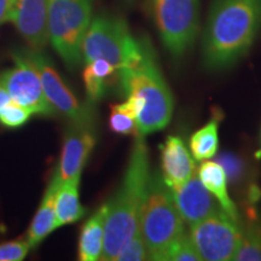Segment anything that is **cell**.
Masks as SVG:
<instances>
[{"label": "cell", "mask_w": 261, "mask_h": 261, "mask_svg": "<svg viewBox=\"0 0 261 261\" xmlns=\"http://www.w3.org/2000/svg\"><path fill=\"white\" fill-rule=\"evenodd\" d=\"M260 28L261 0H214L202 41L205 67H232L252 47Z\"/></svg>", "instance_id": "obj_1"}, {"label": "cell", "mask_w": 261, "mask_h": 261, "mask_svg": "<svg viewBox=\"0 0 261 261\" xmlns=\"http://www.w3.org/2000/svg\"><path fill=\"white\" fill-rule=\"evenodd\" d=\"M143 138L144 137L137 136L121 187L112 200L108 201L106 234L100 260L115 261L122 247L139 228L140 213L150 179L148 148Z\"/></svg>", "instance_id": "obj_2"}, {"label": "cell", "mask_w": 261, "mask_h": 261, "mask_svg": "<svg viewBox=\"0 0 261 261\" xmlns=\"http://www.w3.org/2000/svg\"><path fill=\"white\" fill-rule=\"evenodd\" d=\"M117 73L123 94L135 97L140 104L138 136L145 137L165 128L172 119L173 96L149 42L144 41V54L138 63Z\"/></svg>", "instance_id": "obj_3"}, {"label": "cell", "mask_w": 261, "mask_h": 261, "mask_svg": "<svg viewBox=\"0 0 261 261\" xmlns=\"http://www.w3.org/2000/svg\"><path fill=\"white\" fill-rule=\"evenodd\" d=\"M139 228L148 247L149 260L155 261H163L171 244L185 232L184 220L160 173L150 174Z\"/></svg>", "instance_id": "obj_4"}, {"label": "cell", "mask_w": 261, "mask_h": 261, "mask_svg": "<svg viewBox=\"0 0 261 261\" xmlns=\"http://www.w3.org/2000/svg\"><path fill=\"white\" fill-rule=\"evenodd\" d=\"M144 54V41H138L126 22L110 16H98L91 21L83 41L85 63L106 60L117 70L136 65Z\"/></svg>", "instance_id": "obj_5"}, {"label": "cell", "mask_w": 261, "mask_h": 261, "mask_svg": "<svg viewBox=\"0 0 261 261\" xmlns=\"http://www.w3.org/2000/svg\"><path fill=\"white\" fill-rule=\"evenodd\" d=\"M93 0H50L48 41L65 65L83 62V41L92 21Z\"/></svg>", "instance_id": "obj_6"}, {"label": "cell", "mask_w": 261, "mask_h": 261, "mask_svg": "<svg viewBox=\"0 0 261 261\" xmlns=\"http://www.w3.org/2000/svg\"><path fill=\"white\" fill-rule=\"evenodd\" d=\"M156 24L173 57H181L198 32V0H154Z\"/></svg>", "instance_id": "obj_7"}, {"label": "cell", "mask_w": 261, "mask_h": 261, "mask_svg": "<svg viewBox=\"0 0 261 261\" xmlns=\"http://www.w3.org/2000/svg\"><path fill=\"white\" fill-rule=\"evenodd\" d=\"M190 226L189 236L202 260H232L242 237L237 220L220 211Z\"/></svg>", "instance_id": "obj_8"}, {"label": "cell", "mask_w": 261, "mask_h": 261, "mask_svg": "<svg viewBox=\"0 0 261 261\" xmlns=\"http://www.w3.org/2000/svg\"><path fill=\"white\" fill-rule=\"evenodd\" d=\"M12 60L14 67L0 74V83L4 85L12 102L27 108L33 114L54 115L56 110L45 96L39 71L25 51H15Z\"/></svg>", "instance_id": "obj_9"}, {"label": "cell", "mask_w": 261, "mask_h": 261, "mask_svg": "<svg viewBox=\"0 0 261 261\" xmlns=\"http://www.w3.org/2000/svg\"><path fill=\"white\" fill-rule=\"evenodd\" d=\"M40 75L42 89L47 100L57 113L63 114L71 122H94L92 104H81L58 73L54 63L41 50H24Z\"/></svg>", "instance_id": "obj_10"}, {"label": "cell", "mask_w": 261, "mask_h": 261, "mask_svg": "<svg viewBox=\"0 0 261 261\" xmlns=\"http://www.w3.org/2000/svg\"><path fill=\"white\" fill-rule=\"evenodd\" d=\"M94 122H71L65 132L60 163L57 166L61 181L81 175L87 160L96 145Z\"/></svg>", "instance_id": "obj_11"}, {"label": "cell", "mask_w": 261, "mask_h": 261, "mask_svg": "<svg viewBox=\"0 0 261 261\" xmlns=\"http://www.w3.org/2000/svg\"><path fill=\"white\" fill-rule=\"evenodd\" d=\"M48 6L50 0H15L10 22L35 50H42L48 42Z\"/></svg>", "instance_id": "obj_12"}, {"label": "cell", "mask_w": 261, "mask_h": 261, "mask_svg": "<svg viewBox=\"0 0 261 261\" xmlns=\"http://www.w3.org/2000/svg\"><path fill=\"white\" fill-rule=\"evenodd\" d=\"M173 200L184 223L192 225L211 217L218 212L223 211L217 200L212 197V194L200 178L194 175L185 184L179 187L169 188Z\"/></svg>", "instance_id": "obj_13"}, {"label": "cell", "mask_w": 261, "mask_h": 261, "mask_svg": "<svg viewBox=\"0 0 261 261\" xmlns=\"http://www.w3.org/2000/svg\"><path fill=\"white\" fill-rule=\"evenodd\" d=\"M161 149L162 178L168 188L185 184L195 175L194 156L177 136H168Z\"/></svg>", "instance_id": "obj_14"}, {"label": "cell", "mask_w": 261, "mask_h": 261, "mask_svg": "<svg viewBox=\"0 0 261 261\" xmlns=\"http://www.w3.org/2000/svg\"><path fill=\"white\" fill-rule=\"evenodd\" d=\"M61 184L62 181L56 168L45 190L37 213L29 225L27 241L31 248L38 247L52 231L58 228L56 223V197Z\"/></svg>", "instance_id": "obj_15"}, {"label": "cell", "mask_w": 261, "mask_h": 261, "mask_svg": "<svg viewBox=\"0 0 261 261\" xmlns=\"http://www.w3.org/2000/svg\"><path fill=\"white\" fill-rule=\"evenodd\" d=\"M108 214V202L98 208L81 228L79 237V260L97 261L100 260L104 247L106 234V220Z\"/></svg>", "instance_id": "obj_16"}, {"label": "cell", "mask_w": 261, "mask_h": 261, "mask_svg": "<svg viewBox=\"0 0 261 261\" xmlns=\"http://www.w3.org/2000/svg\"><path fill=\"white\" fill-rule=\"evenodd\" d=\"M198 178L204 188L214 196L225 213L238 220V210L227 191V175L218 161H203L198 169Z\"/></svg>", "instance_id": "obj_17"}, {"label": "cell", "mask_w": 261, "mask_h": 261, "mask_svg": "<svg viewBox=\"0 0 261 261\" xmlns=\"http://www.w3.org/2000/svg\"><path fill=\"white\" fill-rule=\"evenodd\" d=\"M80 178L81 175H75L61 184L56 197L57 227L76 223L86 214V210L80 202Z\"/></svg>", "instance_id": "obj_18"}, {"label": "cell", "mask_w": 261, "mask_h": 261, "mask_svg": "<svg viewBox=\"0 0 261 261\" xmlns=\"http://www.w3.org/2000/svg\"><path fill=\"white\" fill-rule=\"evenodd\" d=\"M219 121L220 119L214 117L191 136L190 151L196 161H205L217 154L219 148Z\"/></svg>", "instance_id": "obj_19"}, {"label": "cell", "mask_w": 261, "mask_h": 261, "mask_svg": "<svg viewBox=\"0 0 261 261\" xmlns=\"http://www.w3.org/2000/svg\"><path fill=\"white\" fill-rule=\"evenodd\" d=\"M233 261H261V224L252 223L242 230Z\"/></svg>", "instance_id": "obj_20"}, {"label": "cell", "mask_w": 261, "mask_h": 261, "mask_svg": "<svg viewBox=\"0 0 261 261\" xmlns=\"http://www.w3.org/2000/svg\"><path fill=\"white\" fill-rule=\"evenodd\" d=\"M163 261H202V259L190 240V236L184 232L171 244Z\"/></svg>", "instance_id": "obj_21"}, {"label": "cell", "mask_w": 261, "mask_h": 261, "mask_svg": "<svg viewBox=\"0 0 261 261\" xmlns=\"http://www.w3.org/2000/svg\"><path fill=\"white\" fill-rule=\"evenodd\" d=\"M149 260V252L145 240L140 228L127 241L120 253L117 254L115 261H143Z\"/></svg>", "instance_id": "obj_22"}, {"label": "cell", "mask_w": 261, "mask_h": 261, "mask_svg": "<svg viewBox=\"0 0 261 261\" xmlns=\"http://www.w3.org/2000/svg\"><path fill=\"white\" fill-rule=\"evenodd\" d=\"M32 115L31 110L11 100L0 109V125L6 128H18L23 126Z\"/></svg>", "instance_id": "obj_23"}, {"label": "cell", "mask_w": 261, "mask_h": 261, "mask_svg": "<svg viewBox=\"0 0 261 261\" xmlns=\"http://www.w3.org/2000/svg\"><path fill=\"white\" fill-rule=\"evenodd\" d=\"M110 112L112 113L109 117V127L114 133L122 136H138V126H137L136 119L120 110L116 104L110 106Z\"/></svg>", "instance_id": "obj_24"}, {"label": "cell", "mask_w": 261, "mask_h": 261, "mask_svg": "<svg viewBox=\"0 0 261 261\" xmlns=\"http://www.w3.org/2000/svg\"><path fill=\"white\" fill-rule=\"evenodd\" d=\"M83 79L85 84V89H86V94L89 103L93 104L98 102L100 98L104 97L106 94V77L98 76L94 73H92L89 68L85 67Z\"/></svg>", "instance_id": "obj_25"}, {"label": "cell", "mask_w": 261, "mask_h": 261, "mask_svg": "<svg viewBox=\"0 0 261 261\" xmlns=\"http://www.w3.org/2000/svg\"><path fill=\"white\" fill-rule=\"evenodd\" d=\"M31 249L27 238L0 243V261H21Z\"/></svg>", "instance_id": "obj_26"}, {"label": "cell", "mask_w": 261, "mask_h": 261, "mask_svg": "<svg viewBox=\"0 0 261 261\" xmlns=\"http://www.w3.org/2000/svg\"><path fill=\"white\" fill-rule=\"evenodd\" d=\"M218 162L221 163V166L225 168L227 177L236 178L238 174L242 173V165H241V161L232 155L220 156L219 161Z\"/></svg>", "instance_id": "obj_27"}, {"label": "cell", "mask_w": 261, "mask_h": 261, "mask_svg": "<svg viewBox=\"0 0 261 261\" xmlns=\"http://www.w3.org/2000/svg\"><path fill=\"white\" fill-rule=\"evenodd\" d=\"M15 0H0V25L10 22Z\"/></svg>", "instance_id": "obj_28"}, {"label": "cell", "mask_w": 261, "mask_h": 261, "mask_svg": "<svg viewBox=\"0 0 261 261\" xmlns=\"http://www.w3.org/2000/svg\"><path fill=\"white\" fill-rule=\"evenodd\" d=\"M10 102H11V97H10V94L8 93V91H6L4 85L0 83V109Z\"/></svg>", "instance_id": "obj_29"}, {"label": "cell", "mask_w": 261, "mask_h": 261, "mask_svg": "<svg viewBox=\"0 0 261 261\" xmlns=\"http://www.w3.org/2000/svg\"><path fill=\"white\" fill-rule=\"evenodd\" d=\"M255 158H256L257 160H261V148L255 152Z\"/></svg>", "instance_id": "obj_30"}]
</instances>
